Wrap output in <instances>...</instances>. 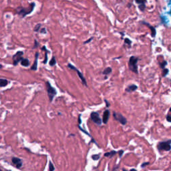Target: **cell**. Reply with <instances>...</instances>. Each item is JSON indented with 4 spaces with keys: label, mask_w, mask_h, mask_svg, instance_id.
Masks as SVG:
<instances>
[{
    "label": "cell",
    "mask_w": 171,
    "mask_h": 171,
    "mask_svg": "<svg viewBox=\"0 0 171 171\" xmlns=\"http://www.w3.org/2000/svg\"><path fill=\"white\" fill-rule=\"evenodd\" d=\"M139 58L138 57L132 56L129 59L128 61V68L134 73L136 74H138V61Z\"/></svg>",
    "instance_id": "obj_1"
},
{
    "label": "cell",
    "mask_w": 171,
    "mask_h": 171,
    "mask_svg": "<svg viewBox=\"0 0 171 171\" xmlns=\"http://www.w3.org/2000/svg\"><path fill=\"white\" fill-rule=\"evenodd\" d=\"M34 3H32L30 4V7L29 8H18L17 9V12L19 15L21 16L22 17H26L27 15H28L29 13H31L34 10V9L35 8Z\"/></svg>",
    "instance_id": "obj_2"
},
{
    "label": "cell",
    "mask_w": 171,
    "mask_h": 171,
    "mask_svg": "<svg viewBox=\"0 0 171 171\" xmlns=\"http://www.w3.org/2000/svg\"><path fill=\"white\" fill-rule=\"evenodd\" d=\"M45 86H46V90L48 92V96L49 99H50V101L52 102L53 98L57 94V91L53 86H51L50 82H46Z\"/></svg>",
    "instance_id": "obj_3"
},
{
    "label": "cell",
    "mask_w": 171,
    "mask_h": 171,
    "mask_svg": "<svg viewBox=\"0 0 171 171\" xmlns=\"http://www.w3.org/2000/svg\"><path fill=\"white\" fill-rule=\"evenodd\" d=\"M171 140H168L167 141L160 142L158 144V149L159 150H164V151H170L171 148Z\"/></svg>",
    "instance_id": "obj_4"
},
{
    "label": "cell",
    "mask_w": 171,
    "mask_h": 171,
    "mask_svg": "<svg viewBox=\"0 0 171 171\" xmlns=\"http://www.w3.org/2000/svg\"><path fill=\"white\" fill-rule=\"evenodd\" d=\"M68 67L69 68H70V69H73V70L76 71V73H77V76H78V77H80V79L81 80V81H82L83 85L85 86H87V82H86V78L84 77V76H83V74L81 73V72H80V70H79V69H77V68L74 66H73V65L71 64H68Z\"/></svg>",
    "instance_id": "obj_5"
},
{
    "label": "cell",
    "mask_w": 171,
    "mask_h": 171,
    "mask_svg": "<svg viewBox=\"0 0 171 171\" xmlns=\"http://www.w3.org/2000/svg\"><path fill=\"white\" fill-rule=\"evenodd\" d=\"M113 116H114L115 120H118L122 125H125L127 123V120L126 119V118L124 116H123V115L121 114L119 112H114L113 113Z\"/></svg>",
    "instance_id": "obj_6"
},
{
    "label": "cell",
    "mask_w": 171,
    "mask_h": 171,
    "mask_svg": "<svg viewBox=\"0 0 171 171\" xmlns=\"http://www.w3.org/2000/svg\"><path fill=\"white\" fill-rule=\"evenodd\" d=\"M23 55L24 52L21 51H19L16 54H14L13 56V63L14 66L17 65L19 61H21V60L23 59Z\"/></svg>",
    "instance_id": "obj_7"
},
{
    "label": "cell",
    "mask_w": 171,
    "mask_h": 171,
    "mask_svg": "<svg viewBox=\"0 0 171 171\" xmlns=\"http://www.w3.org/2000/svg\"><path fill=\"white\" fill-rule=\"evenodd\" d=\"M91 120L93 121L94 122L96 123L98 125H101L102 124V119L100 117V115L98 112H93L91 113L90 114Z\"/></svg>",
    "instance_id": "obj_8"
},
{
    "label": "cell",
    "mask_w": 171,
    "mask_h": 171,
    "mask_svg": "<svg viewBox=\"0 0 171 171\" xmlns=\"http://www.w3.org/2000/svg\"><path fill=\"white\" fill-rule=\"evenodd\" d=\"M141 23L142 24H144V25H146V26H147L149 27V29H150V31H151V36H152V37H155L156 35V29H155L154 27L153 26H152L151 25H150L148 23L145 22V21H142Z\"/></svg>",
    "instance_id": "obj_9"
},
{
    "label": "cell",
    "mask_w": 171,
    "mask_h": 171,
    "mask_svg": "<svg viewBox=\"0 0 171 171\" xmlns=\"http://www.w3.org/2000/svg\"><path fill=\"white\" fill-rule=\"evenodd\" d=\"M12 162L16 165V166L17 167V168H21V166H22V164H23L21 160L20 159V158H16V157L12 158Z\"/></svg>",
    "instance_id": "obj_10"
},
{
    "label": "cell",
    "mask_w": 171,
    "mask_h": 171,
    "mask_svg": "<svg viewBox=\"0 0 171 171\" xmlns=\"http://www.w3.org/2000/svg\"><path fill=\"white\" fill-rule=\"evenodd\" d=\"M110 118V111L108 110H106L103 114V117H102V122L104 124H107L108 121L109 120Z\"/></svg>",
    "instance_id": "obj_11"
},
{
    "label": "cell",
    "mask_w": 171,
    "mask_h": 171,
    "mask_svg": "<svg viewBox=\"0 0 171 171\" xmlns=\"http://www.w3.org/2000/svg\"><path fill=\"white\" fill-rule=\"evenodd\" d=\"M138 89V86L135 84H131L129 85L128 86H127L125 89V91L126 92L128 93H131V92H133L134 91H136Z\"/></svg>",
    "instance_id": "obj_12"
},
{
    "label": "cell",
    "mask_w": 171,
    "mask_h": 171,
    "mask_svg": "<svg viewBox=\"0 0 171 171\" xmlns=\"http://www.w3.org/2000/svg\"><path fill=\"white\" fill-rule=\"evenodd\" d=\"M38 56H39V53H38V52H36V53H35V55L34 62V64L32 65V68H31V69H32V70H34V71H36V70H37Z\"/></svg>",
    "instance_id": "obj_13"
},
{
    "label": "cell",
    "mask_w": 171,
    "mask_h": 171,
    "mask_svg": "<svg viewBox=\"0 0 171 171\" xmlns=\"http://www.w3.org/2000/svg\"><path fill=\"white\" fill-rule=\"evenodd\" d=\"M21 66L24 67H28L29 66V61L28 59L23 58L21 61Z\"/></svg>",
    "instance_id": "obj_14"
},
{
    "label": "cell",
    "mask_w": 171,
    "mask_h": 171,
    "mask_svg": "<svg viewBox=\"0 0 171 171\" xmlns=\"http://www.w3.org/2000/svg\"><path fill=\"white\" fill-rule=\"evenodd\" d=\"M8 81L5 79L0 78V87H5L8 84Z\"/></svg>",
    "instance_id": "obj_15"
},
{
    "label": "cell",
    "mask_w": 171,
    "mask_h": 171,
    "mask_svg": "<svg viewBox=\"0 0 171 171\" xmlns=\"http://www.w3.org/2000/svg\"><path fill=\"white\" fill-rule=\"evenodd\" d=\"M160 19H161V22H162V24H163L164 25H167L168 23V20L167 19V18H166V16H162V15H161V16H160Z\"/></svg>",
    "instance_id": "obj_16"
},
{
    "label": "cell",
    "mask_w": 171,
    "mask_h": 171,
    "mask_svg": "<svg viewBox=\"0 0 171 171\" xmlns=\"http://www.w3.org/2000/svg\"><path fill=\"white\" fill-rule=\"evenodd\" d=\"M112 68L110 67H108L106 68H105L104 71H103V74L105 75V76H107V75L110 74L112 72Z\"/></svg>",
    "instance_id": "obj_17"
},
{
    "label": "cell",
    "mask_w": 171,
    "mask_h": 171,
    "mask_svg": "<svg viewBox=\"0 0 171 171\" xmlns=\"http://www.w3.org/2000/svg\"><path fill=\"white\" fill-rule=\"evenodd\" d=\"M116 154V152L114 151V150H113V151H110V152H109L105 153V154H104V156H106V157H112V156H113Z\"/></svg>",
    "instance_id": "obj_18"
},
{
    "label": "cell",
    "mask_w": 171,
    "mask_h": 171,
    "mask_svg": "<svg viewBox=\"0 0 171 171\" xmlns=\"http://www.w3.org/2000/svg\"><path fill=\"white\" fill-rule=\"evenodd\" d=\"M49 64L50 66H54L56 64V60L55 56H52V58L50 60V61L49 62Z\"/></svg>",
    "instance_id": "obj_19"
},
{
    "label": "cell",
    "mask_w": 171,
    "mask_h": 171,
    "mask_svg": "<svg viewBox=\"0 0 171 171\" xmlns=\"http://www.w3.org/2000/svg\"><path fill=\"white\" fill-rule=\"evenodd\" d=\"M45 59L43 60V64H47V62L48 61V53H49V50H48L47 49L45 50Z\"/></svg>",
    "instance_id": "obj_20"
},
{
    "label": "cell",
    "mask_w": 171,
    "mask_h": 171,
    "mask_svg": "<svg viewBox=\"0 0 171 171\" xmlns=\"http://www.w3.org/2000/svg\"><path fill=\"white\" fill-rule=\"evenodd\" d=\"M169 69L168 68H164L162 71V77H166L168 74Z\"/></svg>",
    "instance_id": "obj_21"
},
{
    "label": "cell",
    "mask_w": 171,
    "mask_h": 171,
    "mask_svg": "<svg viewBox=\"0 0 171 171\" xmlns=\"http://www.w3.org/2000/svg\"><path fill=\"white\" fill-rule=\"evenodd\" d=\"M124 44H127L129 45V47H130L131 44H132V41L128 38H125L124 39Z\"/></svg>",
    "instance_id": "obj_22"
},
{
    "label": "cell",
    "mask_w": 171,
    "mask_h": 171,
    "mask_svg": "<svg viewBox=\"0 0 171 171\" xmlns=\"http://www.w3.org/2000/svg\"><path fill=\"white\" fill-rule=\"evenodd\" d=\"M159 65H160V68H162V69H164V68H165L166 66L167 65V61H163L162 62H161V63H160V64H159Z\"/></svg>",
    "instance_id": "obj_23"
},
{
    "label": "cell",
    "mask_w": 171,
    "mask_h": 171,
    "mask_svg": "<svg viewBox=\"0 0 171 171\" xmlns=\"http://www.w3.org/2000/svg\"><path fill=\"white\" fill-rule=\"evenodd\" d=\"M41 26H42V24H37V25H36V26H35L34 31V32H38V31H40V27H41Z\"/></svg>",
    "instance_id": "obj_24"
},
{
    "label": "cell",
    "mask_w": 171,
    "mask_h": 171,
    "mask_svg": "<svg viewBox=\"0 0 171 171\" xmlns=\"http://www.w3.org/2000/svg\"><path fill=\"white\" fill-rule=\"evenodd\" d=\"M145 8H146V5L145 4H140L138 5V9L141 11H144L145 10Z\"/></svg>",
    "instance_id": "obj_25"
},
{
    "label": "cell",
    "mask_w": 171,
    "mask_h": 171,
    "mask_svg": "<svg viewBox=\"0 0 171 171\" xmlns=\"http://www.w3.org/2000/svg\"><path fill=\"white\" fill-rule=\"evenodd\" d=\"M135 1L136 3L140 5V4H145L146 2V0H135Z\"/></svg>",
    "instance_id": "obj_26"
},
{
    "label": "cell",
    "mask_w": 171,
    "mask_h": 171,
    "mask_svg": "<svg viewBox=\"0 0 171 171\" xmlns=\"http://www.w3.org/2000/svg\"><path fill=\"white\" fill-rule=\"evenodd\" d=\"M54 169H55V168H54V166H53V164L51 163V162H50V163H49V171H54Z\"/></svg>",
    "instance_id": "obj_27"
},
{
    "label": "cell",
    "mask_w": 171,
    "mask_h": 171,
    "mask_svg": "<svg viewBox=\"0 0 171 171\" xmlns=\"http://www.w3.org/2000/svg\"><path fill=\"white\" fill-rule=\"evenodd\" d=\"M92 158L94 160H98L100 158V155L99 154H94L92 155Z\"/></svg>",
    "instance_id": "obj_28"
},
{
    "label": "cell",
    "mask_w": 171,
    "mask_h": 171,
    "mask_svg": "<svg viewBox=\"0 0 171 171\" xmlns=\"http://www.w3.org/2000/svg\"><path fill=\"white\" fill-rule=\"evenodd\" d=\"M40 34H45L46 33H47V31H46V29H45V28H42L41 29H40Z\"/></svg>",
    "instance_id": "obj_29"
},
{
    "label": "cell",
    "mask_w": 171,
    "mask_h": 171,
    "mask_svg": "<svg viewBox=\"0 0 171 171\" xmlns=\"http://www.w3.org/2000/svg\"><path fill=\"white\" fill-rule=\"evenodd\" d=\"M38 45H39V43L37 42V40H35V41H34V46L33 47V48H34V49H35V48H36L37 47H38Z\"/></svg>",
    "instance_id": "obj_30"
},
{
    "label": "cell",
    "mask_w": 171,
    "mask_h": 171,
    "mask_svg": "<svg viewBox=\"0 0 171 171\" xmlns=\"http://www.w3.org/2000/svg\"><path fill=\"white\" fill-rule=\"evenodd\" d=\"M166 120H167L168 122H171V116L170 114H168V115L166 116Z\"/></svg>",
    "instance_id": "obj_31"
},
{
    "label": "cell",
    "mask_w": 171,
    "mask_h": 171,
    "mask_svg": "<svg viewBox=\"0 0 171 171\" xmlns=\"http://www.w3.org/2000/svg\"><path fill=\"white\" fill-rule=\"evenodd\" d=\"M93 39H94L93 37H90V38H89V39H88V40H87V41H85V42H84V44H86V43H88L89 42H90L91 41L93 40Z\"/></svg>",
    "instance_id": "obj_32"
},
{
    "label": "cell",
    "mask_w": 171,
    "mask_h": 171,
    "mask_svg": "<svg viewBox=\"0 0 171 171\" xmlns=\"http://www.w3.org/2000/svg\"><path fill=\"white\" fill-rule=\"evenodd\" d=\"M123 153H124V151H123L122 150H120V151H118V154H119V156H120V157H121V156H122Z\"/></svg>",
    "instance_id": "obj_33"
},
{
    "label": "cell",
    "mask_w": 171,
    "mask_h": 171,
    "mask_svg": "<svg viewBox=\"0 0 171 171\" xmlns=\"http://www.w3.org/2000/svg\"><path fill=\"white\" fill-rule=\"evenodd\" d=\"M148 164H149V162L143 163V164H142L141 167H142V168H143V167H144V166H146V165H148Z\"/></svg>",
    "instance_id": "obj_34"
},
{
    "label": "cell",
    "mask_w": 171,
    "mask_h": 171,
    "mask_svg": "<svg viewBox=\"0 0 171 171\" xmlns=\"http://www.w3.org/2000/svg\"><path fill=\"white\" fill-rule=\"evenodd\" d=\"M104 102H105V103H106V106H107V107H109V106H110V104H109V103H108V102L107 101V100H106V99L104 100Z\"/></svg>",
    "instance_id": "obj_35"
},
{
    "label": "cell",
    "mask_w": 171,
    "mask_h": 171,
    "mask_svg": "<svg viewBox=\"0 0 171 171\" xmlns=\"http://www.w3.org/2000/svg\"><path fill=\"white\" fill-rule=\"evenodd\" d=\"M78 122H79V124H81V122H82V121H81V118H80V116H79V118H78Z\"/></svg>",
    "instance_id": "obj_36"
},
{
    "label": "cell",
    "mask_w": 171,
    "mask_h": 171,
    "mask_svg": "<svg viewBox=\"0 0 171 171\" xmlns=\"http://www.w3.org/2000/svg\"><path fill=\"white\" fill-rule=\"evenodd\" d=\"M130 171H136V169H134V168H132V169H131Z\"/></svg>",
    "instance_id": "obj_37"
},
{
    "label": "cell",
    "mask_w": 171,
    "mask_h": 171,
    "mask_svg": "<svg viewBox=\"0 0 171 171\" xmlns=\"http://www.w3.org/2000/svg\"><path fill=\"white\" fill-rule=\"evenodd\" d=\"M122 171H126V170H125V169H123Z\"/></svg>",
    "instance_id": "obj_38"
},
{
    "label": "cell",
    "mask_w": 171,
    "mask_h": 171,
    "mask_svg": "<svg viewBox=\"0 0 171 171\" xmlns=\"http://www.w3.org/2000/svg\"><path fill=\"white\" fill-rule=\"evenodd\" d=\"M0 171H1V169H0Z\"/></svg>",
    "instance_id": "obj_39"
}]
</instances>
